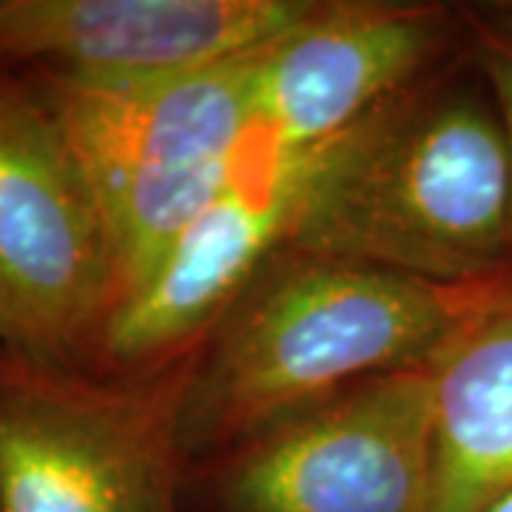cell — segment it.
Wrapping results in <instances>:
<instances>
[{"instance_id":"3957f363","label":"cell","mask_w":512,"mask_h":512,"mask_svg":"<svg viewBox=\"0 0 512 512\" xmlns=\"http://www.w3.org/2000/svg\"><path fill=\"white\" fill-rule=\"evenodd\" d=\"M256 52L131 77L20 74L92 180L117 268L114 308L237 177L256 134Z\"/></svg>"},{"instance_id":"5b68a950","label":"cell","mask_w":512,"mask_h":512,"mask_svg":"<svg viewBox=\"0 0 512 512\" xmlns=\"http://www.w3.org/2000/svg\"><path fill=\"white\" fill-rule=\"evenodd\" d=\"M114 302L92 180L35 86L0 72V348L83 367Z\"/></svg>"},{"instance_id":"ba28073f","label":"cell","mask_w":512,"mask_h":512,"mask_svg":"<svg viewBox=\"0 0 512 512\" xmlns=\"http://www.w3.org/2000/svg\"><path fill=\"white\" fill-rule=\"evenodd\" d=\"M461 6L322 0L256 52V131L279 151H311L464 49Z\"/></svg>"},{"instance_id":"8992f818","label":"cell","mask_w":512,"mask_h":512,"mask_svg":"<svg viewBox=\"0 0 512 512\" xmlns=\"http://www.w3.org/2000/svg\"><path fill=\"white\" fill-rule=\"evenodd\" d=\"M222 512H433L427 365L350 384L214 458Z\"/></svg>"},{"instance_id":"277c9868","label":"cell","mask_w":512,"mask_h":512,"mask_svg":"<svg viewBox=\"0 0 512 512\" xmlns=\"http://www.w3.org/2000/svg\"><path fill=\"white\" fill-rule=\"evenodd\" d=\"M205 339L128 373L0 348V512H183Z\"/></svg>"},{"instance_id":"6da1fadb","label":"cell","mask_w":512,"mask_h":512,"mask_svg":"<svg viewBox=\"0 0 512 512\" xmlns=\"http://www.w3.org/2000/svg\"><path fill=\"white\" fill-rule=\"evenodd\" d=\"M285 248L441 285L512 268L510 134L467 43L313 151Z\"/></svg>"},{"instance_id":"30bf717a","label":"cell","mask_w":512,"mask_h":512,"mask_svg":"<svg viewBox=\"0 0 512 512\" xmlns=\"http://www.w3.org/2000/svg\"><path fill=\"white\" fill-rule=\"evenodd\" d=\"M433 512H484L512 490V268L427 362Z\"/></svg>"},{"instance_id":"9c48e42d","label":"cell","mask_w":512,"mask_h":512,"mask_svg":"<svg viewBox=\"0 0 512 512\" xmlns=\"http://www.w3.org/2000/svg\"><path fill=\"white\" fill-rule=\"evenodd\" d=\"M322 0H0V72L131 77L274 43Z\"/></svg>"},{"instance_id":"7a4b0ae2","label":"cell","mask_w":512,"mask_h":512,"mask_svg":"<svg viewBox=\"0 0 512 512\" xmlns=\"http://www.w3.org/2000/svg\"><path fill=\"white\" fill-rule=\"evenodd\" d=\"M495 276L441 285L282 248L202 345L185 402L188 461H214L362 379L427 365Z\"/></svg>"},{"instance_id":"8fae6325","label":"cell","mask_w":512,"mask_h":512,"mask_svg":"<svg viewBox=\"0 0 512 512\" xmlns=\"http://www.w3.org/2000/svg\"><path fill=\"white\" fill-rule=\"evenodd\" d=\"M470 55L493 89L512 151V0L461 3Z\"/></svg>"},{"instance_id":"7c38bea8","label":"cell","mask_w":512,"mask_h":512,"mask_svg":"<svg viewBox=\"0 0 512 512\" xmlns=\"http://www.w3.org/2000/svg\"><path fill=\"white\" fill-rule=\"evenodd\" d=\"M484 512H512V490L507 495H501L495 504H490Z\"/></svg>"},{"instance_id":"52a82bcc","label":"cell","mask_w":512,"mask_h":512,"mask_svg":"<svg viewBox=\"0 0 512 512\" xmlns=\"http://www.w3.org/2000/svg\"><path fill=\"white\" fill-rule=\"evenodd\" d=\"M313 151H279L256 131L237 177L111 311L83 367L146 370L217 328L265 262L285 248Z\"/></svg>"}]
</instances>
